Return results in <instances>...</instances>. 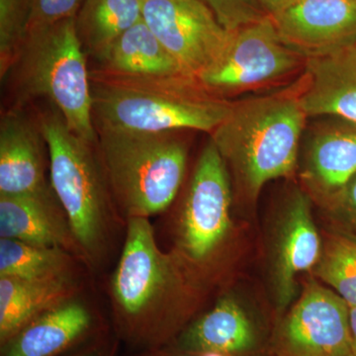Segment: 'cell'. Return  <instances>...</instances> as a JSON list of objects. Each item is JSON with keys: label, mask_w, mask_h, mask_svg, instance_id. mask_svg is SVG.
Masks as SVG:
<instances>
[{"label": "cell", "mask_w": 356, "mask_h": 356, "mask_svg": "<svg viewBox=\"0 0 356 356\" xmlns=\"http://www.w3.org/2000/svg\"><path fill=\"white\" fill-rule=\"evenodd\" d=\"M192 273L177 252L159 248L149 219H127L110 284L117 337L138 351L165 348L177 331Z\"/></svg>", "instance_id": "obj_1"}, {"label": "cell", "mask_w": 356, "mask_h": 356, "mask_svg": "<svg viewBox=\"0 0 356 356\" xmlns=\"http://www.w3.org/2000/svg\"><path fill=\"white\" fill-rule=\"evenodd\" d=\"M307 119L292 88L233 102L210 140L243 198L254 201L264 185L296 172Z\"/></svg>", "instance_id": "obj_2"}, {"label": "cell", "mask_w": 356, "mask_h": 356, "mask_svg": "<svg viewBox=\"0 0 356 356\" xmlns=\"http://www.w3.org/2000/svg\"><path fill=\"white\" fill-rule=\"evenodd\" d=\"M92 118L100 130L210 134L233 102L191 76H124L90 72Z\"/></svg>", "instance_id": "obj_3"}, {"label": "cell", "mask_w": 356, "mask_h": 356, "mask_svg": "<svg viewBox=\"0 0 356 356\" xmlns=\"http://www.w3.org/2000/svg\"><path fill=\"white\" fill-rule=\"evenodd\" d=\"M49 153L51 188L64 210L79 254L99 259L113 226L114 199L96 145L72 132L60 112L39 119Z\"/></svg>", "instance_id": "obj_4"}, {"label": "cell", "mask_w": 356, "mask_h": 356, "mask_svg": "<svg viewBox=\"0 0 356 356\" xmlns=\"http://www.w3.org/2000/svg\"><path fill=\"white\" fill-rule=\"evenodd\" d=\"M98 156L114 202L127 219L172 205L184 182L188 149L179 132L97 131Z\"/></svg>", "instance_id": "obj_5"}, {"label": "cell", "mask_w": 356, "mask_h": 356, "mask_svg": "<svg viewBox=\"0 0 356 356\" xmlns=\"http://www.w3.org/2000/svg\"><path fill=\"white\" fill-rule=\"evenodd\" d=\"M13 72L19 96L47 98L72 132L96 145L90 72L74 18L28 32Z\"/></svg>", "instance_id": "obj_6"}, {"label": "cell", "mask_w": 356, "mask_h": 356, "mask_svg": "<svg viewBox=\"0 0 356 356\" xmlns=\"http://www.w3.org/2000/svg\"><path fill=\"white\" fill-rule=\"evenodd\" d=\"M228 168L211 140L199 156L179 217L175 252L192 271L209 266L232 231Z\"/></svg>", "instance_id": "obj_7"}, {"label": "cell", "mask_w": 356, "mask_h": 356, "mask_svg": "<svg viewBox=\"0 0 356 356\" xmlns=\"http://www.w3.org/2000/svg\"><path fill=\"white\" fill-rule=\"evenodd\" d=\"M305 64L306 58L281 40L267 15L232 33L221 58L197 81L213 95L228 99L282 83L302 74Z\"/></svg>", "instance_id": "obj_8"}, {"label": "cell", "mask_w": 356, "mask_h": 356, "mask_svg": "<svg viewBox=\"0 0 356 356\" xmlns=\"http://www.w3.org/2000/svg\"><path fill=\"white\" fill-rule=\"evenodd\" d=\"M143 20L185 74L196 79L216 64L233 33L200 0H143Z\"/></svg>", "instance_id": "obj_9"}, {"label": "cell", "mask_w": 356, "mask_h": 356, "mask_svg": "<svg viewBox=\"0 0 356 356\" xmlns=\"http://www.w3.org/2000/svg\"><path fill=\"white\" fill-rule=\"evenodd\" d=\"M274 350L277 356H350V306L311 278L280 323Z\"/></svg>", "instance_id": "obj_10"}, {"label": "cell", "mask_w": 356, "mask_h": 356, "mask_svg": "<svg viewBox=\"0 0 356 356\" xmlns=\"http://www.w3.org/2000/svg\"><path fill=\"white\" fill-rule=\"evenodd\" d=\"M322 252L323 242L312 215V199L306 191L296 189L285 200L276 220L269 254L278 310L284 311L292 303L297 277L315 268Z\"/></svg>", "instance_id": "obj_11"}, {"label": "cell", "mask_w": 356, "mask_h": 356, "mask_svg": "<svg viewBox=\"0 0 356 356\" xmlns=\"http://www.w3.org/2000/svg\"><path fill=\"white\" fill-rule=\"evenodd\" d=\"M269 16L281 40L306 60L356 44L353 0H289Z\"/></svg>", "instance_id": "obj_12"}, {"label": "cell", "mask_w": 356, "mask_h": 356, "mask_svg": "<svg viewBox=\"0 0 356 356\" xmlns=\"http://www.w3.org/2000/svg\"><path fill=\"white\" fill-rule=\"evenodd\" d=\"M325 118L309 133L300 163L304 191L323 206L356 173V122Z\"/></svg>", "instance_id": "obj_13"}, {"label": "cell", "mask_w": 356, "mask_h": 356, "mask_svg": "<svg viewBox=\"0 0 356 356\" xmlns=\"http://www.w3.org/2000/svg\"><path fill=\"white\" fill-rule=\"evenodd\" d=\"M48 147L40 123L20 110L0 121V195H53L47 179Z\"/></svg>", "instance_id": "obj_14"}, {"label": "cell", "mask_w": 356, "mask_h": 356, "mask_svg": "<svg viewBox=\"0 0 356 356\" xmlns=\"http://www.w3.org/2000/svg\"><path fill=\"white\" fill-rule=\"evenodd\" d=\"M292 88L308 118L337 117L356 122V44L307 58Z\"/></svg>", "instance_id": "obj_15"}, {"label": "cell", "mask_w": 356, "mask_h": 356, "mask_svg": "<svg viewBox=\"0 0 356 356\" xmlns=\"http://www.w3.org/2000/svg\"><path fill=\"white\" fill-rule=\"evenodd\" d=\"M95 317L76 299L44 312L1 344L0 356H64L95 339Z\"/></svg>", "instance_id": "obj_16"}, {"label": "cell", "mask_w": 356, "mask_h": 356, "mask_svg": "<svg viewBox=\"0 0 356 356\" xmlns=\"http://www.w3.org/2000/svg\"><path fill=\"white\" fill-rule=\"evenodd\" d=\"M0 238L79 254L69 222L55 194L0 195Z\"/></svg>", "instance_id": "obj_17"}, {"label": "cell", "mask_w": 356, "mask_h": 356, "mask_svg": "<svg viewBox=\"0 0 356 356\" xmlns=\"http://www.w3.org/2000/svg\"><path fill=\"white\" fill-rule=\"evenodd\" d=\"M175 343V348L185 353L240 355L254 346V327L236 300L224 297L187 327Z\"/></svg>", "instance_id": "obj_18"}, {"label": "cell", "mask_w": 356, "mask_h": 356, "mask_svg": "<svg viewBox=\"0 0 356 356\" xmlns=\"http://www.w3.org/2000/svg\"><path fill=\"white\" fill-rule=\"evenodd\" d=\"M93 58V72L112 76H189L143 19Z\"/></svg>", "instance_id": "obj_19"}, {"label": "cell", "mask_w": 356, "mask_h": 356, "mask_svg": "<svg viewBox=\"0 0 356 356\" xmlns=\"http://www.w3.org/2000/svg\"><path fill=\"white\" fill-rule=\"evenodd\" d=\"M74 278L26 280L0 277V346L44 312L74 298Z\"/></svg>", "instance_id": "obj_20"}, {"label": "cell", "mask_w": 356, "mask_h": 356, "mask_svg": "<svg viewBox=\"0 0 356 356\" xmlns=\"http://www.w3.org/2000/svg\"><path fill=\"white\" fill-rule=\"evenodd\" d=\"M143 19V0H84L74 24L86 55L95 58Z\"/></svg>", "instance_id": "obj_21"}, {"label": "cell", "mask_w": 356, "mask_h": 356, "mask_svg": "<svg viewBox=\"0 0 356 356\" xmlns=\"http://www.w3.org/2000/svg\"><path fill=\"white\" fill-rule=\"evenodd\" d=\"M67 250L0 238V277L54 280L72 277Z\"/></svg>", "instance_id": "obj_22"}, {"label": "cell", "mask_w": 356, "mask_h": 356, "mask_svg": "<svg viewBox=\"0 0 356 356\" xmlns=\"http://www.w3.org/2000/svg\"><path fill=\"white\" fill-rule=\"evenodd\" d=\"M313 273L348 306H356V236L348 233L327 236Z\"/></svg>", "instance_id": "obj_23"}, {"label": "cell", "mask_w": 356, "mask_h": 356, "mask_svg": "<svg viewBox=\"0 0 356 356\" xmlns=\"http://www.w3.org/2000/svg\"><path fill=\"white\" fill-rule=\"evenodd\" d=\"M28 0H0V74L6 77L15 64L26 36Z\"/></svg>", "instance_id": "obj_24"}, {"label": "cell", "mask_w": 356, "mask_h": 356, "mask_svg": "<svg viewBox=\"0 0 356 356\" xmlns=\"http://www.w3.org/2000/svg\"><path fill=\"white\" fill-rule=\"evenodd\" d=\"M216 16L225 29L235 32L264 19L266 13L257 0H200Z\"/></svg>", "instance_id": "obj_25"}, {"label": "cell", "mask_w": 356, "mask_h": 356, "mask_svg": "<svg viewBox=\"0 0 356 356\" xmlns=\"http://www.w3.org/2000/svg\"><path fill=\"white\" fill-rule=\"evenodd\" d=\"M84 0H28L27 33L76 18Z\"/></svg>", "instance_id": "obj_26"}, {"label": "cell", "mask_w": 356, "mask_h": 356, "mask_svg": "<svg viewBox=\"0 0 356 356\" xmlns=\"http://www.w3.org/2000/svg\"><path fill=\"white\" fill-rule=\"evenodd\" d=\"M324 207L351 229L350 235L356 236V173Z\"/></svg>", "instance_id": "obj_27"}, {"label": "cell", "mask_w": 356, "mask_h": 356, "mask_svg": "<svg viewBox=\"0 0 356 356\" xmlns=\"http://www.w3.org/2000/svg\"><path fill=\"white\" fill-rule=\"evenodd\" d=\"M116 348L102 337H96L64 356H114Z\"/></svg>", "instance_id": "obj_28"}, {"label": "cell", "mask_w": 356, "mask_h": 356, "mask_svg": "<svg viewBox=\"0 0 356 356\" xmlns=\"http://www.w3.org/2000/svg\"><path fill=\"white\" fill-rule=\"evenodd\" d=\"M187 355H172L165 351V348H156V350H140L139 353L134 356H225L218 355V353H201V355H194V353H186Z\"/></svg>", "instance_id": "obj_29"}, {"label": "cell", "mask_w": 356, "mask_h": 356, "mask_svg": "<svg viewBox=\"0 0 356 356\" xmlns=\"http://www.w3.org/2000/svg\"><path fill=\"white\" fill-rule=\"evenodd\" d=\"M268 15L277 13L289 0H257Z\"/></svg>", "instance_id": "obj_30"}, {"label": "cell", "mask_w": 356, "mask_h": 356, "mask_svg": "<svg viewBox=\"0 0 356 356\" xmlns=\"http://www.w3.org/2000/svg\"><path fill=\"white\" fill-rule=\"evenodd\" d=\"M350 329L351 337V355L356 356V306L350 307Z\"/></svg>", "instance_id": "obj_31"}, {"label": "cell", "mask_w": 356, "mask_h": 356, "mask_svg": "<svg viewBox=\"0 0 356 356\" xmlns=\"http://www.w3.org/2000/svg\"><path fill=\"white\" fill-rule=\"evenodd\" d=\"M353 2H355V3H356V0H353Z\"/></svg>", "instance_id": "obj_32"}, {"label": "cell", "mask_w": 356, "mask_h": 356, "mask_svg": "<svg viewBox=\"0 0 356 356\" xmlns=\"http://www.w3.org/2000/svg\"><path fill=\"white\" fill-rule=\"evenodd\" d=\"M350 356H355V355H350Z\"/></svg>", "instance_id": "obj_33"}]
</instances>
